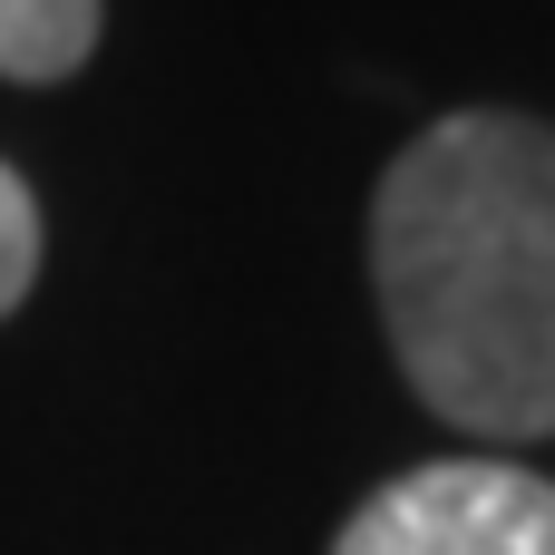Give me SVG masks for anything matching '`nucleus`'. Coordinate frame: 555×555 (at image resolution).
<instances>
[{
	"mask_svg": "<svg viewBox=\"0 0 555 555\" xmlns=\"http://www.w3.org/2000/svg\"><path fill=\"white\" fill-rule=\"evenodd\" d=\"M332 555H555V488L507 459H439L390 478Z\"/></svg>",
	"mask_w": 555,
	"mask_h": 555,
	"instance_id": "f03ea898",
	"label": "nucleus"
},
{
	"mask_svg": "<svg viewBox=\"0 0 555 555\" xmlns=\"http://www.w3.org/2000/svg\"><path fill=\"white\" fill-rule=\"evenodd\" d=\"M371 283L410 390L478 439L555 429V127L439 117L371 205Z\"/></svg>",
	"mask_w": 555,
	"mask_h": 555,
	"instance_id": "f257e3e1",
	"label": "nucleus"
},
{
	"mask_svg": "<svg viewBox=\"0 0 555 555\" xmlns=\"http://www.w3.org/2000/svg\"><path fill=\"white\" fill-rule=\"evenodd\" d=\"M88 49H98V0H0V78L49 88L88 68Z\"/></svg>",
	"mask_w": 555,
	"mask_h": 555,
	"instance_id": "7ed1b4c3",
	"label": "nucleus"
},
{
	"mask_svg": "<svg viewBox=\"0 0 555 555\" xmlns=\"http://www.w3.org/2000/svg\"><path fill=\"white\" fill-rule=\"evenodd\" d=\"M29 283H39V205H29V185L0 166V322L20 312Z\"/></svg>",
	"mask_w": 555,
	"mask_h": 555,
	"instance_id": "20e7f679",
	"label": "nucleus"
}]
</instances>
